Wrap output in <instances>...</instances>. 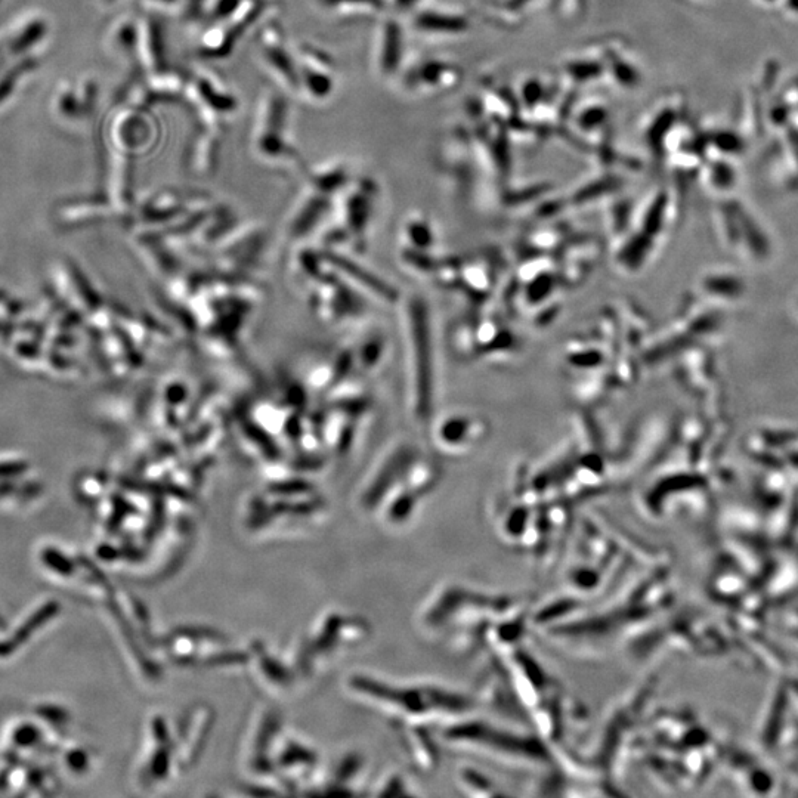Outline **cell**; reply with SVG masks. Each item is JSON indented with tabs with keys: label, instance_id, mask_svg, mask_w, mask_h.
Instances as JSON below:
<instances>
[{
	"label": "cell",
	"instance_id": "obj_1",
	"mask_svg": "<svg viewBox=\"0 0 798 798\" xmlns=\"http://www.w3.org/2000/svg\"><path fill=\"white\" fill-rule=\"evenodd\" d=\"M289 120L290 104L284 92L268 89L259 100L250 135V147L259 159L277 165H298L300 154L290 139Z\"/></svg>",
	"mask_w": 798,
	"mask_h": 798
},
{
	"label": "cell",
	"instance_id": "obj_2",
	"mask_svg": "<svg viewBox=\"0 0 798 798\" xmlns=\"http://www.w3.org/2000/svg\"><path fill=\"white\" fill-rule=\"evenodd\" d=\"M281 0H244L227 20L204 27L197 55L206 61L227 60L250 30L258 29L266 18L274 15Z\"/></svg>",
	"mask_w": 798,
	"mask_h": 798
},
{
	"label": "cell",
	"instance_id": "obj_3",
	"mask_svg": "<svg viewBox=\"0 0 798 798\" xmlns=\"http://www.w3.org/2000/svg\"><path fill=\"white\" fill-rule=\"evenodd\" d=\"M184 100L190 104L199 125L221 132H224L225 120L240 108L237 95L221 77L209 70L190 74Z\"/></svg>",
	"mask_w": 798,
	"mask_h": 798
},
{
	"label": "cell",
	"instance_id": "obj_4",
	"mask_svg": "<svg viewBox=\"0 0 798 798\" xmlns=\"http://www.w3.org/2000/svg\"><path fill=\"white\" fill-rule=\"evenodd\" d=\"M255 45L261 63L274 77L275 83L287 94H300L298 60L277 18H266L256 29Z\"/></svg>",
	"mask_w": 798,
	"mask_h": 798
},
{
	"label": "cell",
	"instance_id": "obj_5",
	"mask_svg": "<svg viewBox=\"0 0 798 798\" xmlns=\"http://www.w3.org/2000/svg\"><path fill=\"white\" fill-rule=\"evenodd\" d=\"M295 54L300 94L315 102L329 100L336 89L337 61L334 55L314 43H300Z\"/></svg>",
	"mask_w": 798,
	"mask_h": 798
},
{
	"label": "cell",
	"instance_id": "obj_6",
	"mask_svg": "<svg viewBox=\"0 0 798 798\" xmlns=\"http://www.w3.org/2000/svg\"><path fill=\"white\" fill-rule=\"evenodd\" d=\"M404 58V29L395 18H385L377 26L373 43V66L380 79L397 76Z\"/></svg>",
	"mask_w": 798,
	"mask_h": 798
},
{
	"label": "cell",
	"instance_id": "obj_7",
	"mask_svg": "<svg viewBox=\"0 0 798 798\" xmlns=\"http://www.w3.org/2000/svg\"><path fill=\"white\" fill-rule=\"evenodd\" d=\"M221 131L197 125L190 136L185 153V162L194 173H209L215 167L221 151Z\"/></svg>",
	"mask_w": 798,
	"mask_h": 798
},
{
	"label": "cell",
	"instance_id": "obj_8",
	"mask_svg": "<svg viewBox=\"0 0 798 798\" xmlns=\"http://www.w3.org/2000/svg\"><path fill=\"white\" fill-rule=\"evenodd\" d=\"M453 77L454 70L448 64L428 60L411 67L402 76V85L407 91L426 94L447 88L453 82Z\"/></svg>",
	"mask_w": 798,
	"mask_h": 798
},
{
	"label": "cell",
	"instance_id": "obj_9",
	"mask_svg": "<svg viewBox=\"0 0 798 798\" xmlns=\"http://www.w3.org/2000/svg\"><path fill=\"white\" fill-rule=\"evenodd\" d=\"M138 46L141 49L144 66L153 73L166 70L167 48L165 29L153 17L145 20L138 32Z\"/></svg>",
	"mask_w": 798,
	"mask_h": 798
},
{
	"label": "cell",
	"instance_id": "obj_10",
	"mask_svg": "<svg viewBox=\"0 0 798 798\" xmlns=\"http://www.w3.org/2000/svg\"><path fill=\"white\" fill-rule=\"evenodd\" d=\"M318 8L339 21L370 20L385 11L386 0H317Z\"/></svg>",
	"mask_w": 798,
	"mask_h": 798
},
{
	"label": "cell",
	"instance_id": "obj_11",
	"mask_svg": "<svg viewBox=\"0 0 798 798\" xmlns=\"http://www.w3.org/2000/svg\"><path fill=\"white\" fill-rule=\"evenodd\" d=\"M413 26L420 33L453 34L462 32L465 23L454 15L428 9V11L414 15Z\"/></svg>",
	"mask_w": 798,
	"mask_h": 798
},
{
	"label": "cell",
	"instance_id": "obj_12",
	"mask_svg": "<svg viewBox=\"0 0 798 798\" xmlns=\"http://www.w3.org/2000/svg\"><path fill=\"white\" fill-rule=\"evenodd\" d=\"M311 184L321 194L333 193L348 182L349 173L345 163L333 162L329 165L318 167L309 173Z\"/></svg>",
	"mask_w": 798,
	"mask_h": 798
},
{
	"label": "cell",
	"instance_id": "obj_13",
	"mask_svg": "<svg viewBox=\"0 0 798 798\" xmlns=\"http://www.w3.org/2000/svg\"><path fill=\"white\" fill-rule=\"evenodd\" d=\"M207 0H184L181 9H179V17L184 23L190 26H204L206 20Z\"/></svg>",
	"mask_w": 798,
	"mask_h": 798
},
{
	"label": "cell",
	"instance_id": "obj_14",
	"mask_svg": "<svg viewBox=\"0 0 798 798\" xmlns=\"http://www.w3.org/2000/svg\"><path fill=\"white\" fill-rule=\"evenodd\" d=\"M145 2L156 6V8L169 9V11H173V9H175V11L179 12L184 0H145Z\"/></svg>",
	"mask_w": 798,
	"mask_h": 798
},
{
	"label": "cell",
	"instance_id": "obj_15",
	"mask_svg": "<svg viewBox=\"0 0 798 798\" xmlns=\"http://www.w3.org/2000/svg\"><path fill=\"white\" fill-rule=\"evenodd\" d=\"M419 0H392V5L394 8L399 9V11H407V9L413 8Z\"/></svg>",
	"mask_w": 798,
	"mask_h": 798
}]
</instances>
